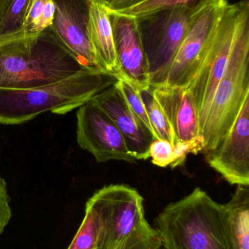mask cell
Masks as SVG:
<instances>
[{"instance_id": "1", "label": "cell", "mask_w": 249, "mask_h": 249, "mask_svg": "<svg viewBox=\"0 0 249 249\" xmlns=\"http://www.w3.org/2000/svg\"><path fill=\"white\" fill-rule=\"evenodd\" d=\"M86 70L52 28L0 43V89H33Z\"/></svg>"}, {"instance_id": "2", "label": "cell", "mask_w": 249, "mask_h": 249, "mask_svg": "<svg viewBox=\"0 0 249 249\" xmlns=\"http://www.w3.org/2000/svg\"><path fill=\"white\" fill-rule=\"evenodd\" d=\"M164 249H232L226 205L196 187L155 219Z\"/></svg>"}, {"instance_id": "3", "label": "cell", "mask_w": 249, "mask_h": 249, "mask_svg": "<svg viewBox=\"0 0 249 249\" xmlns=\"http://www.w3.org/2000/svg\"><path fill=\"white\" fill-rule=\"evenodd\" d=\"M117 80L99 70H86L40 87L0 89V124H24L46 112L64 115L89 102Z\"/></svg>"}, {"instance_id": "4", "label": "cell", "mask_w": 249, "mask_h": 249, "mask_svg": "<svg viewBox=\"0 0 249 249\" xmlns=\"http://www.w3.org/2000/svg\"><path fill=\"white\" fill-rule=\"evenodd\" d=\"M249 96V21L235 39L228 66L218 83L200 135L204 155L216 149L233 125Z\"/></svg>"}, {"instance_id": "5", "label": "cell", "mask_w": 249, "mask_h": 249, "mask_svg": "<svg viewBox=\"0 0 249 249\" xmlns=\"http://www.w3.org/2000/svg\"><path fill=\"white\" fill-rule=\"evenodd\" d=\"M207 6L166 9L136 18L149 63L151 87L165 84L177 51Z\"/></svg>"}, {"instance_id": "6", "label": "cell", "mask_w": 249, "mask_h": 249, "mask_svg": "<svg viewBox=\"0 0 249 249\" xmlns=\"http://www.w3.org/2000/svg\"><path fill=\"white\" fill-rule=\"evenodd\" d=\"M247 21L249 0L227 4L200 68L189 86L198 109L200 129L207 116L218 83L226 70L235 39Z\"/></svg>"}, {"instance_id": "7", "label": "cell", "mask_w": 249, "mask_h": 249, "mask_svg": "<svg viewBox=\"0 0 249 249\" xmlns=\"http://www.w3.org/2000/svg\"><path fill=\"white\" fill-rule=\"evenodd\" d=\"M143 197L125 184H110L86 202L99 225L97 249H114L130 234L147 223Z\"/></svg>"}, {"instance_id": "8", "label": "cell", "mask_w": 249, "mask_h": 249, "mask_svg": "<svg viewBox=\"0 0 249 249\" xmlns=\"http://www.w3.org/2000/svg\"><path fill=\"white\" fill-rule=\"evenodd\" d=\"M228 3V0H214L196 19L172 60L164 85L188 89Z\"/></svg>"}, {"instance_id": "9", "label": "cell", "mask_w": 249, "mask_h": 249, "mask_svg": "<svg viewBox=\"0 0 249 249\" xmlns=\"http://www.w3.org/2000/svg\"><path fill=\"white\" fill-rule=\"evenodd\" d=\"M77 142L98 162L111 160L134 162L121 132L112 120L92 100L78 108Z\"/></svg>"}, {"instance_id": "10", "label": "cell", "mask_w": 249, "mask_h": 249, "mask_svg": "<svg viewBox=\"0 0 249 249\" xmlns=\"http://www.w3.org/2000/svg\"><path fill=\"white\" fill-rule=\"evenodd\" d=\"M205 157L228 183L249 187V96L230 131Z\"/></svg>"}, {"instance_id": "11", "label": "cell", "mask_w": 249, "mask_h": 249, "mask_svg": "<svg viewBox=\"0 0 249 249\" xmlns=\"http://www.w3.org/2000/svg\"><path fill=\"white\" fill-rule=\"evenodd\" d=\"M92 1L54 0L56 10L51 28L58 39L82 66L102 71L96 61L88 31Z\"/></svg>"}, {"instance_id": "12", "label": "cell", "mask_w": 249, "mask_h": 249, "mask_svg": "<svg viewBox=\"0 0 249 249\" xmlns=\"http://www.w3.org/2000/svg\"><path fill=\"white\" fill-rule=\"evenodd\" d=\"M109 11L121 78L137 90L150 87L149 63L134 16Z\"/></svg>"}, {"instance_id": "13", "label": "cell", "mask_w": 249, "mask_h": 249, "mask_svg": "<svg viewBox=\"0 0 249 249\" xmlns=\"http://www.w3.org/2000/svg\"><path fill=\"white\" fill-rule=\"evenodd\" d=\"M91 100L112 120L124 136L129 151L136 160H146L150 158V146L156 139L132 111L121 92L114 85L102 90Z\"/></svg>"}, {"instance_id": "14", "label": "cell", "mask_w": 249, "mask_h": 249, "mask_svg": "<svg viewBox=\"0 0 249 249\" xmlns=\"http://www.w3.org/2000/svg\"><path fill=\"white\" fill-rule=\"evenodd\" d=\"M152 88L175 137V143L202 139L199 112L190 89L167 85Z\"/></svg>"}, {"instance_id": "15", "label": "cell", "mask_w": 249, "mask_h": 249, "mask_svg": "<svg viewBox=\"0 0 249 249\" xmlns=\"http://www.w3.org/2000/svg\"><path fill=\"white\" fill-rule=\"evenodd\" d=\"M88 31L99 68L119 80L121 78V70L115 53L109 11L105 4L99 1H92Z\"/></svg>"}, {"instance_id": "16", "label": "cell", "mask_w": 249, "mask_h": 249, "mask_svg": "<svg viewBox=\"0 0 249 249\" xmlns=\"http://www.w3.org/2000/svg\"><path fill=\"white\" fill-rule=\"evenodd\" d=\"M225 205L232 249H249V187L238 185Z\"/></svg>"}, {"instance_id": "17", "label": "cell", "mask_w": 249, "mask_h": 249, "mask_svg": "<svg viewBox=\"0 0 249 249\" xmlns=\"http://www.w3.org/2000/svg\"><path fill=\"white\" fill-rule=\"evenodd\" d=\"M138 91L144 103L148 118L156 139H163L171 142L172 145L175 144V137L172 129L162 108L153 96L151 86Z\"/></svg>"}, {"instance_id": "18", "label": "cell", "mask_w": 249, "mask_h": 249, "mask_svg": "<svg viewBox=\"0 0 249 249\" xmlns=\"http://www.w3.org/2000/svg\"><path fill=\"white\" fill-rule=\"evenodd\" d=\"M31 0H13L0 23V43L23 36L25 18Z\"/></svg>"}, {"instance_id": "19", "label": "cell", "mask_w": 249, "mask_h": 249, "mask_svg": "<svg viewBox=\"0 0 249 249\" xmlns=\"http://www.w3.org/2000/svg\"><path fill=\"white\" fill-rule=\"evenodd\" d=\"M214 0H146L118 13L137 18L158 10L204 7Z\"/></svg>"}, {"instance_id": "20", "label": "cell", "mask_w": 249, "mask_h": 249, "mask_svg": "<svg viewBox=\"0 0 249 249\" xmlns=\"http://www.w3.org/2000/svg\"><path fill=\"white\" fill-rule=\"evenodd\" d=\"M114 86L121 92V95L125 99L126 102H127L132 111L140 118V121L144 124L145 125L151 130V132L154 136L153 129H152V125H151L150 122H149V118H148L144 103L142 100L141 96H140L138 90L134 86L129 83L128 82L124 80H117Z\"/></svg>"}, {"instance_id": "21", "label": "cell", "mask_w": 249, "mask_h": 249, "mask_svg": "<svg viewBox=\"0 0 249 249\" xmlns=\"http://www.w3.org/2000/svg\"><path fill=\"white\" fill-rule=\"evenodd\" d=\"M149 155L153 165L167 168L173 162V145L163 139H154L151 144Z\"/></svg>"}, {"instance_id": "22", "label": "cell", "mask_w": 249, "mask_h": 249, "mask_svg": "<svg viewBox=\"0 0 249 249\" xmlns=\"http://www.w3.org/2000/svg\"><path fill=\"white\" fill-rule=\"evenodd\" d=\"M204 142L203 139H195L185 142H178L173 145L174 160L170 167L172 169L181 166L187 159L190 154L197 155L203 152Z\"/></svg>"}, {"instance_id": "23", "label": "cell", "mask_w": 249, "mask_h": 249, "mask_svg": "<svg viewBox=\"0 0 249 249\" xmlns=\"http://www.w3.org/2000/svg\"><path fill=\"white\" fill-rule=\"evenodd\" d=\"M47 0H31L23 23V35H32L39 32V26Z\"/></svg>"}, {"instance_id": "24", "label": "cell", "mask_w": 249, "mask_h": 249, "mask_svg": "<svg viewBox=\"0 0 249 249\" xmlns=\"http://www.w3.org/2000/svg\"><path fill=\"white\" fill-rule=\"evenodd\" d=\"M10 202L7 184L0 175V235L4 232L12 218Z\"/></svg>"}, {"instance_id": "25", "label": "cell", "mask_w": 249, "mask_h": 249, "mask_svg": "<svg viewBox=\"0 0 249 249\" xmlns=\"http://www.w3.org/2000/svg\"><path fill=\"white\" fill-rule=\"evenodd\" d=\"M146 0H108L105 6L111 11H121Z\"/></svg>"}, {"instance_id": "26", "label": "cell", "mask_w": 249, "mask_h": 249, "mask_svg": "<svg viewBox=\"0 0 249 249\" xmlns=\"http://www.w3.org/2000/svg\"><path fill=\"white\" fill-rule=\"evenodd\" d=\"M13 0H0V23L2 20Z\"/></svg>"}, {"instance_id": "27", "label": "cell", "mask_w": 249, "mask_h": 249, "mask_svg": "<svg viewBox=\"0 0 249 249\" xmlns=\"http://www.w3.org/2000/svg\"><path fill=\"white\" fill-rule=\"evenodd\" d=\"M94 1H99V2L102 3V4H105V3L108 1V0H94Z\"/></svg>"}]
</instances>
